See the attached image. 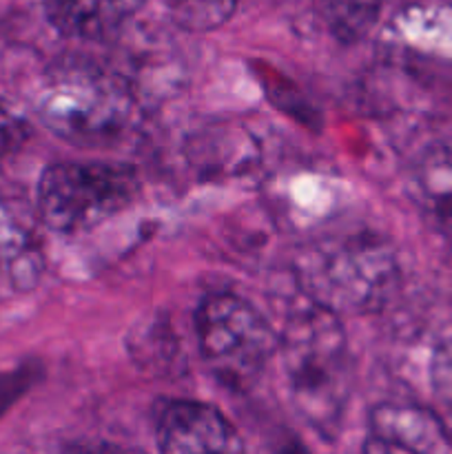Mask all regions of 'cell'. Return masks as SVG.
Instances as JSON below:
<instances>
[{
	"mask_svg": "<svg viewBox=\"0 0 452 454\" xmlns=\"http://www.w3.org/2000/svg\"><path fill=\"white\" fill-rule=\"evenodd\" d=\"M297 279L308 301L335 315L379 310L399 282L397 262L370 235L315 242L297 257Z\"/></svg>",
	"mask_w": 452,
	"mask_h": 454,
	"instance_id": "cell-3",
	"label": "cell"
},
{
	"mask_svg": "<svg viewBox=\"0 0 452 454\" xmlns=\"http://www.w3.org/2000/svg\"><path fill=\"white\" fill-rule=\"evenodd\" d=\"M34 381V368L22 366L12 372H0V415L7 412Z\"/></svg>",
	"mask_w": 452,
	"mask_h": 454,
	"instance_id": "cell-11",
	"label": "cell"
},
{
	"mask_svg": "<svg viewBox=\"0 0 452 454\" xmlns=\"http://www.w3.org/2000/svg\"><path fill=\"white\" fill-rule=\"evenodd\" d=\"M29 137V127L22 118L0 106V155L13 153Z\"/></svg>",
	"mask_w": 452,
	"mask_h": 454,
	"instance_id": "cell-12",
	"label": "cell"
},
{
	"mask_svg": "<svg viewBox=\"0 0 452 454\" xmlns=\"http://www.w3.org/2000/svg\"><path fill=\"white\" fill-rule=\"evenodd\" d=\"M173 20L186 31H213L230 20L238 0H164Z\"/></svg>",
	"mask_w": 452,
	"mask_h": 454,
	"instance_id": "cell-10",
	"label": "cell"
},
{
	"mask_svg": "<svg viewBox=\"0 0 452 454\" xmlns=\"http://www.w3.org/2000/svg\"><path fill=\"white\" fill-rule=\"evenodd\" d=\"M319 7L335 38L357 43L377 25L384 0H319Z\"/></svg>",
	"mask_w": 452,
	"mask_h": 454,
	"instance_id": "cell-9",
	"label": "cell"
},
{
	"mask_svg": "<svg viewBox=\"0 0 452 454\" xmlns=\"http://www.w3.org/2000/svg\"><path fill=\"white\" fill-rule=\"evenodd\" d=\"M415 193L434 224L452 238V146H439L421 160Z\"/></svg>",
	"mask_w": 452,
	"mask_h": 454,
	"instance_id": "cell-8",
	"label": "cell"
},
{
	"mask_svg": "<svg viewBox=\"0 0 452 454\" xmlns=\"http://www.w3.org/2000/svg\"><path fill=\"white\" fill-rule=\"evenodd\" d=\"M277 350L300 417L323 439H332L353 390L348 340L339 315L310 301L288 315Z\"/></svg>",
	"mask_w": 452,
	"mask_h": 454,
	"instance_id": "cell-1",
	"label": "cell"
},
{
	"mask_svg": "<svg viewBox=\"0 0 452 454\" xmlns=\"http://www.w3.org/2000/svg\"><path fill=\"white\" fill-rule=\"evenodd\" d=\"M136 114L122 78L87 60L53 67L38 96L44 127L75 146H109L122 140Z\"/></svg>",
	"mask_w": 452,
	"mask_h": 454,
	"instance_id": "cell-2",
	"label": "cell"
},
{
	"mask_svg": "<svg viewBox=\"0 0 452 454\" xmlns=\"http://www.w3.org/2000/svg\"><path fill=\"white\" fill-rule=\"evenodd\" d=\"M202 357L213 375L230 390H246L260 380L279 346L269 319L244 297L217 293L195 315Z\"/></svg>",
	"mask_w": 452,
	"mask_h": 454,
	"instance_id": "cell-4",
	"label": "cell"
},
{
	"mask_svg": "<svg viewBox=\"0 0 452 454\" xmlns=\"http://www.w3.org/2000/svg\"><path fill=\"white\" fill-rule=\"evenodd\" d=\"M363 454H415L408 450L406 446L397 442H390V439L377 437V434H370V439L363 446Z\"/></svg>",
	"mask_w": 452,
	"mask_h": 454,
	"instance_id": "cell-13",
	"label": "cell"
},
{
	"mask_svg": "<svg viewBox=\"0 0 452 454\" xmlns=\"http://www.w3.org/2000/svg\"><path fill=\"white\" fill-rule=\"evenodd\" d=\"M62 454H127V452L120 450L118 446H111V443L87 442V443H78V446H69Z\"/></svg>",
	"mask_w": 452,
	"mask_h": 454,
	"instance_id": "cell-14",
	"label": "cell"
},
{
	"mask_svg": "<svg viewBox=\"0 0 452 454\" xmlns=\"http://www.w3.org/2000/svg\"><path fill=\"white\" fill-rule=\"evenodd\" d=\"M144 0H43L47 20L62 35L100 40L115 34Z\"/></svg>",
	"mask_w": 452,
	"mask_h": 454,
	"instance_id": "cell-7",
	"label": "cell"
},
{
	"mask_svg": "<svg viewBox=\"0 0 452 454\" xmlns=\"http://www.w3.org/2000/svg\"><path fill=\"white\" fill-rule=\"evenodd\" d=\"M160 454H244L238 430L217 408L173 402L158 421Z\"/></svg>",
	"mask_w": 452,
	"mask_h": 454,
	"instance_id": "cell-6",
	"label": "cell"
},
{
	"mask_svg": "<svg viewBox=\"0 0 452 454\" xmlns=\"http://www.w3.org/2000/svg\"><path fill=\"white\" fill-rule=\"evenodd\" d=\"M137 191V173L127 164L58 162L40 177L38 213L51 231L82 233L118 215Z\"/></svg>",
	"mask_w": 452,
	"mask_h": 454,
	"instance_id": "cell-5",
	"label": "cell"
}]
</instances>
